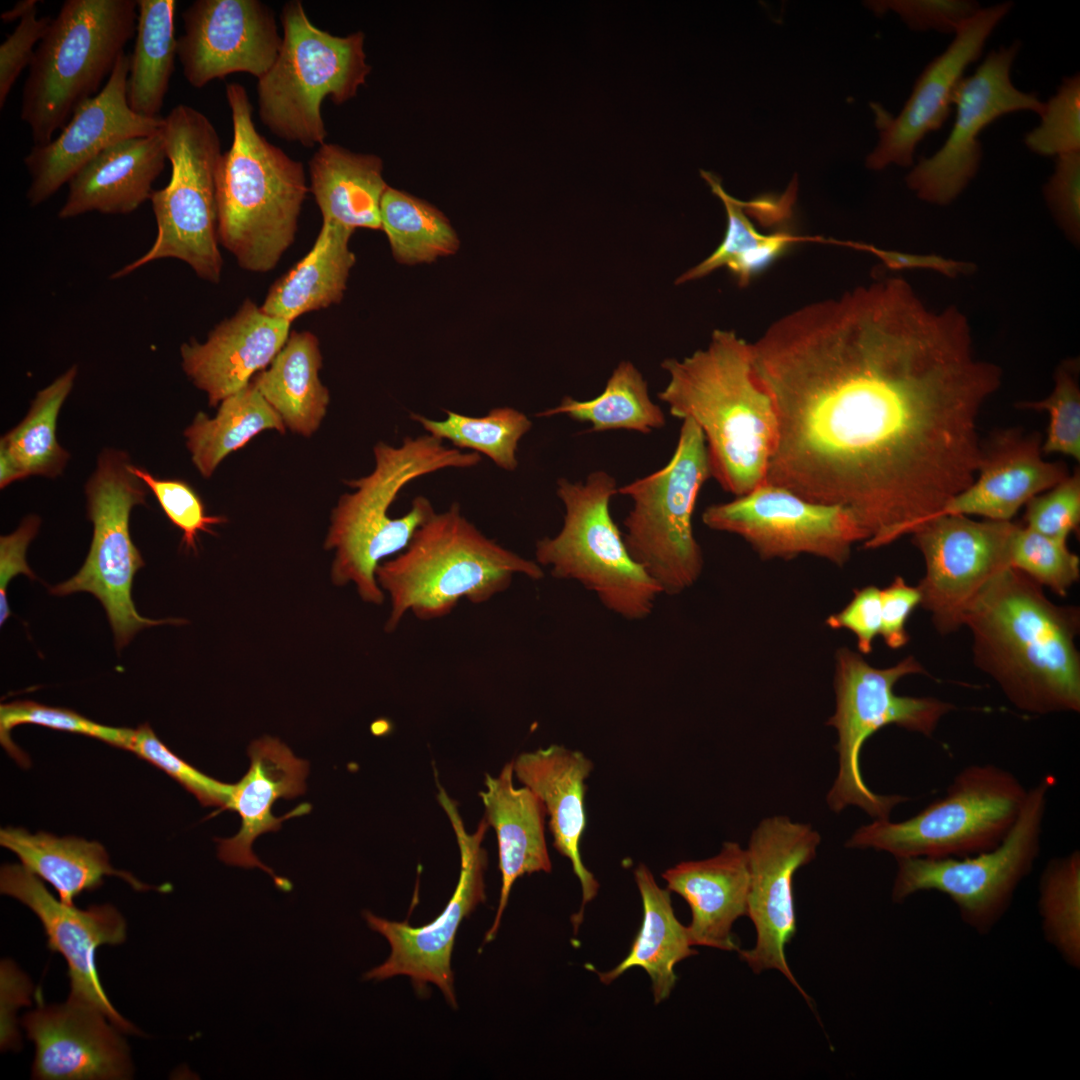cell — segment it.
Wrapping results in <instances>:
<instances>
[{
  "label": "cell",
  "instance_id": "17",
  "mask_svg": "<svg viewBox=\"0 0 1080 1080\" xmlns=\"http://www.w3.org/2000/svg\"><path fill=\"white\" fill-rule=\"evenodd\" d=\"M437 799L454 830L460 853V875L456 889L442 913L431 923L412 927L407 921L381 918L370 911L363 916L368 926L386 938L389 957L364 974L365 980L382 981L405 975L420 994L428 983L436 985L448 1004L457 1007L451 956L458 928L478 904L486 899L484 872L487 852L482 841L489 827L483 818L473 833L467 832L457 803L436 780Z\"/></svg>",
  "mask_w": 1080,
  "mask_h": 1080
},
{
  "label": "cell",
  "instance_id": "9",
  "mask_svg": "<svg viewBox=\"0 0 1080 1080\" xmlns=\"http://www.w3.org/2000/svg\"><path fill=\"white\" fill-rule=\"evenodd\" d=\"M282 44L270 69L258 79V113L276 136L304 147L321 146L327 130L321 104L354 97L371 71L364 34L332 35L315 26L298 0L281 12Z\"/></svg>",
  "mask_w": 1080,
  "mask_h": 1080
},
{
  "label": "cell",
  "instance_id": "34",
  "mask_svg": "<svg viewBox=\"0 0 1080 1080\" xmlns=\"http://www.w3.org/2000/svg\"><path fill=\"white\" fill-rule=\"evenodd\" d=\"M0 844L15 853L28 871L50 883L59 900L68 905H74V899L84 891L100 887L103 878L110 875L122 878L138 891L157 889L128 872L114 869L106 850L96 841L6 827L0 830Z\"/></svg>",
  "mask_w": 1080,
  "mask_h": 1080
},
{
  "label": "cell",
  "instance_id": "39",
  "mask_svg": "<svg viewBox=\"0 0 1080 1080\" xmlns=\"http://www.w3.org/2000/svg\"><path fill=\"white\" fill-rule=\"evenodd\" d=\"M175 0H138L134 48L129 56L127 100L137 114L157 118L177 56Z\"/></svg>",
  "mask_w": 1080,
  "mask_h": 1080
},
{
  "label": "cell",
  "instance_id": "19",
  "mask_svg": "<svg viewBox=\"0 0 1080 1080\" xmlns=\"http://www.w3.org/2000/svg\"><path fill=\"white\" fill-rule=\"evenodd\" d=\"M1012 521L973 520L965 515H941L924 521L912 533V543L925 562L917 587L920 605L941 635L958 631L965 612L981 588L1010 566Z\"/></svg>",
  "mask_w": 1080,
  "mask_h": 1080
},
{
  "label": "cell",
  "instance_id": "51",
  "mask_svg": "<svg viewBox=\"0 0 1080 1080\" xmlns=\"http://www.w3.org/2000/svg\"><path fill=\"white\" fill-rule=\"evenodd\" d=\"M129 469L152 491L167 518L182 531L181 544L187 550L196 553L199 532L213 533L211 525L227 521L222 516L207 515L201 498L187 482L154 477L131 463Z\"/></svg>",
  "mask_w": 1080,
  "mask_h": 1080
},
{
  "label": "cell",
  "instance_id": "12",
  "mask_svg": "<svg viewBox=\"0 0 1080 1080\" xmlns=\"http://www.w3.org/2000/svg\"><path fill=\"white\" fill-rule=\"evenodd\" d=\"M1027 790L1000 766L969 765L942 797L914 816L901 822L876 819L860 826L845 845L888 852L896 859L964 857L990 850L1012 828Z\"/></svg>",
  "mask_w": 1080,
  "mask_h": 1080
},
{
  "label": "cell",
  "instance_id": "25",
  "mask_svg": "<svg viewBox=\"0 0 1080 1080\" xmlns=\"http://www.w3.org/2000/svg\"><path fill=\"white\" fill-rule=\"evenodd\" d=\"M21 1024L35 1045L40 1080H123L132 1075L128 1046L100 1010L71 999L40 1005Z\"/></svg>",
  "mask_w": 1080,
  "mask_h": 1080
},
{
  "label": "cell",
  "instance_id": "2",
  "mask_svg": "<svg viewBox=\"0 0 1080 1080\" xmlns=\"http://www.w3.org/2000/svg\"><path fill=\"white\" fill-rule=\"evenodd\" d=\"M976 667L1019 710L1047 715L1080 711V610L1057 605L1011 566L995 574L963 620Z\"/></svg>",
  "mask_w": 1080,
  "mask_h": 1080
},
{
  "label": "cell",
  "instance_id": "27",
  "mask_svg": "<svg viewBox=\"0 0 1080 1080\" xmlns=\"http://www.w3.org/2000/svg\"><path fill=\"white\" fill-rule=\"evenodd\" d=\"M291 322L265 314L251 300L231 318L218 324L204 343L180 347L181 365L192 383L207 394L209 405L220 404L245 388L252 376L271 364L285 345Z\"/></svg>",
  "mask_w": 1080,
  "mask_h": 1080
},
{
  "label": "cell",
  "instance_id": "1",
  "mask_svg": "<svg viewBox=\"0 0 1080 1080\" xmlns=\"http://www.w3.org/2000/svg\"><path fill=\"white\" fill-rule=\"evenodd\" d=\"M777 416L766 481L849 509L866 549L910 535L975 479L980 410L1000 369L965 317L901 278L811 302L751 343Z\"/></svg>",
  "mask_w": 1080,
  "mask_h": 1080
},
{
  "label": "cell",
  "instance_id": "47",
  "mask_svg": "<svg viewBox=\"0 0 1080 1080\" xmlns=\"http://www.w3.org/2000/svg\"><path fill=\"white\" fill-rule=\"evenodd\" d=\"M1010 566L1041 587L1066 596L1080 578V559L1067 541L1039 534L1016 524L1010 540Z\"/></svg>",
  "mask_w": 1080,
  "mask_h": 1080
},
{
  "label": "cell",
  "instance_id": "42",
  "mask_svg": "<svg viewBox=\"0 0 1080 1080\" xmlns=\"http://www.w3.org/2000/svg\"><path fill=\"white\" fill-rule=\"evenodd\" d=\"M563 414L587 422L590 432L629 430L649 434L666 425V416L649 395L648 384L630 361H621L597 397L580 401L565 396L559 405L536 416L551 417Z\"/></svg>",
  "mask_w": 1080,
  "mask_h": 1080
},
{
  "label": "cell",
  "instance_id": "31",
  "mask_svg": "<svg viewBox=\"0 0 1080 1080\" xmlns=\"http://www.w3.org/2000/svg\"><path fill=\"white\" fill-rule=\"evenodd\" d=\"M160 131L115 142L88 162L68 183L58 212L69 219L89 212L124 215L151 198L153 183L165 167Z\"/></svg>",
  "mask_w": 1080,
  "mask_h": 1080
},
{
  "label": "cell",
  "instance_id": "26",
  "mask_svg": "<svg viewBox=\"0 0 1080 1080\" xmlns=\"http://www.w3.org/2000/svg\"><path fill=\"white\" fill-rule=\"evenodd\" d=\"M248 755L249 769L233 784L227 807L237 812L241 827L235 836L217 839L218 857L231 866L259 868L272 877L278 889L288 892L292 883L263 864L254 854L252 844L258 836L279 830L284 820L310 811V804L303 803L282 817L272 814L277 799H291L305 791L309 764L297 758L280 740L268 736L253 741Z\"/></svg>",
  "mask_w": 1080,
  "mask_h": 1080
},
{
  "label": "cell",
  "instance_id": "55",
  "mask_svg": "<svg viewBox=\"0 0 1080 1080\" xmlns=\"http://www.w3.org/2000/svg\"><path fill=\"white\" fill-rule=\"evenodd\" d=\"M1046 201L1061 228L1078 238L1080 227V152L1056 157L1055 169L1044 187Z\"/></svg>",
  "mask_w": 1080,
  "mask_h": 1080
},
{
  "label": "cell",
  "instance_id": "36",
  "mask_svg": "<svg viewBox=\"0 0 1080 1080\" xmlns=\"http://www.w3.org/2000/svg\"><path fill=\"white\" fill-rule=\"evenodd\" d=\"M634 877L643 904V920L630 952L614 969L599 973L600 981L609 984L628 969L641 967L649 975L655 1003L669 997L677 981L674 968L680 961L696 955L687 926L675 916L670 891L661 888L644 864Z\"/></svg>",
  "mask_w": 1080,
  "mask_h": 1080
},
{
  "label": "cell",
  "instance_id": "35",
  "mask_svg": "<svg viewBox=\"0 0 1080 1080\" xmlns=\"http://www.w3.org/2000/svg\"><path fill=\"white\" fill-rule=\"evenodd\" d=\"M353 232L323 223L311 250L273 284L261 310L292 322L302 314L339 303L355 263L349 249Z\"/></svg>",
  "mask_w": 1080,
  "mask_h": 1080
},
{
  "label": "cell",
  "instance_id": "33",
  "mask_svg": "<svg viewBox=\"0 0 1080 1080\" xmlns=\"http://www.w3.org/2000/svg\"><path fill=\"white\" fill-rule=\"evenodd\" d=\"M383 162L332 143L319 146L309 161L310 191L323 223L351 230L381 229L380 207L388 188Z\"/></svg>",
  "mask_w": 1080,
  "mask_h": 1080
},
{
  "label": "cell",
  "instance_id": "49",
  "mask_svg": "<svg viewBox=\"0 0 1080 1080\" xmlns=\"http://www.w3.org/2000/svg\"><path fill=\"white\" fill-rule=\"evenodd\" d=\"M1019 407L1049 414L1043 454H1062L1080 460V389L1075 363L1066 362L1055 374V387L1043 400L1026 401Z\"/></svg>",
  "mask_w": 1080,
  "mask_h": 1080
},
{
  "label": "cell",
  "instance_id": "44",
  "mask_svg": "<svg viewBox=\"0 0 1080 1080\" xmlns=\"http://www.w3.org/2000/svg\"><path fill=\"white\" fill-rule=\"evenodd\" d=\"M444 413L446 418L442 420L418 413H411L410 418L426 433L462 451L484 455L502 470L513 472L518 468L519 442L532 428L525 413L508 406L493 408L481 417L446 409Z\"/></svg>",
  "mask_w": 1080,
  "mask_h": 1080
},
{
  "label": "cell",
  "instance_id": "15",
  "mask_svg": "<svg viewBox=\"0 0 1080 1080\" xmlns=\"http://www.w3.org/2000/svg\"><path fill=\"white\" fill-rule=\"evenodd\" d=\"M129 465L122 451L106 449L99 455L85 485L88 518L93 524L88 555L73 577L50 589L58 596L75 592L94 595L106 611L117 650L144 628L181 622L143 617L132 599L133 579L144 561L131 539L129 521L133 507L145 503L146 490Z\"/></svg>",
  "mask_w": 1080,
  "mask_h": 1080
},
{
  "label": "cell",
  "instance_id": "43",
  "mask_svg": "<svg viewBox=\"0 0 1080 1080\" xmlns=\"http://www.w3.org/2000/svg\"><path fill=\"white\" fill-rule=\"evenodd\" d=\"M381 229L394 258L403 264L433 262L454 254L459 239L447 217L434 206L389 187L380 207Z\"/></svg>",
  "mask_w": 1080,
  "mask_h": 1080
},
{
  "label": "cell",
  "instance_id": "29",
  "mask_svg": "<svg viewBox=\"0 0 1080 1080\" xmlns=\"http://www.w3.org/2000/svg\"><path fill=\"white\" fill-rule=\"evenodd\" d=\"M593 763L582 752L561 745H550L525 752L513 760L517 779L543 802L549 816V829L556 850L568 858L582 887V904L573 915L576 933L585 905L596 896L599 884L585 867L580 855V841L586 828L585 781Z\"/></svg>",
  "mask_w": 1080,
  "mask_h": 1080
},
{
  "label": "cell",
  "instance_id": "56",
  "mask_svg": "<svg viewBox=\"0 0 1080 1080\" xmlns=\"http://www.w3.org/2000/svg\"><path fill=\"white\" fill-rule=\"evenodd\" d=\"M826 625L832 629L852 632L856 637L859 652L869 654L873 641L880 634V589L874 585L856 589L850 602L826 619Z\"/></svg>",
  "mask_w": 1080,
  "mask_h": 1080
},
{
  "label": "cell",
  "instance_id": "24",
  "mask_svg": "<svg viewBox=\"0 0 1080 1080\" xmlns=\"http://www.w3.org/2000/svg\"><path fill=\"white\" fill-rule=\"evenodd\" d=\"M129 63V56L122 54L99 93L74 110L56 138L34 145L25 156L30 206L47 201L111 144L161 130L164 117L141 116L128 104Z\"/></svg>",
  "mask_w": 1080,
  "mask_h": 1080
},
{
  "label": "cell",
  "instance_id": "45",
  "mask_svg": "<svg viewBox=\"0 0 1080 1080\" xmlns=\"http://www.w3.org/2000/svg\"><path fill=\"white\" fill-rule=\"evenodd\" d=\"M1038 913L1046 942L1066 965L1080 967V852L1050 859L1038 886Z\"/></svg>",
  "mask_w": 1080,
  "mask_h": 1080
},
{
  "label": "cell",
  "instance_id": "22",
  "mask_svg": "<svg viewBox=\"0 0 1080 1080\" xmlns=\"http://www.w3.org/2000/svg\"><path fill=\"white\" fill-rule=\"evenodd\" d=\"M1012 2L981 8L954 33L948 47L931 60L915 81L912 92L897 116L872 103L879 142L867 156L866 166L881 170L890 164H913L917 145L939 130L951 113L954 91L965 69L982 54L985 43Z\"/></svg>",
  "mask_w": 1080,
  "mask_h": 1080
},
{
  "label": "cell",
  "instance_id": "11",
  "mask_svg": "<svg viewBox=\"0 0 1080 1080\" xmlns=\"http://www.w3.org/2000/svg\"><path fill=\"white\" fill-rule=\"evenodd\" d=\"M162 134L171 176L150 198L157 226L155 240L141 257L115 271L111 278H123L156 260L175 258L187 263L201 279L218 283L223 267L216 196V171L223 154L219 136L204 114L184 104L164 117Z\"/></svg>",
  "mask_w": 1080,
  "mask_h": 1080
},
{
  "label": "cell",
  "instance_id": "28",
  "mask_svg": "<svg viewBox=\"0 0 1080 1080\" xmlns=\"http://www.w3.org/2000/svg\"><path fill=\"white\" fill-rule=\"evenodd\" d=\"M1041 446L1038 433H998L987 447H982L974 481L928 519L975 515L986 520L1012 521L1032 497L1069 475L1065 464L1043 459Z\"/></svg>",
  "mask_w": 1080,
  "mask_h": 1080
},
{
  "label": "cell",
  "instance_id": "5",
  "mask_svg": "<svg viewBox=\"0 0 1080 1080\" xmlns=\"http://www.w3.org/2000/svg\"><path fill=\"white\" fill-rule=\"evenodd\" d=\"M544 577L542 567L487 537L458 502L434 512L408 545L376 569L390 599L385 631L393 632L407 612L421 621L448 616L465 599L482 604L507 590L515 575Z\"/></svg>",
  "mask_w": 1080,
  "mask_h": 1080
},
{
  "label": "cell",
  "instance_id": "59",
  "mask_svg": "<svg viewBox=\"0 0 1080 1080\" xmlns=\"http://www.w3.org/2000/svg\"><path fill=\"white\" fill-rule=\"evenodd\" d=\"M32 984L27 975L10 960L0 965V1044L2 1050L19 1044L16 1012L31 1003Z\"/></svg>",
  "mask_w": 1080,
  "mask_h": 1080
},
{
  "label": "cell",
  "instance_id": "6",
  "mask_svg": "<svg viewBox=\"0 0 1080 1080\" xmlns=\"http://www.w3.org/2000/svg\"><path fill=\"white\" fill-rule=\"evenodd\" d=\"M226 98L233 138L216 171L219 242L243 269L267 272L295 239L305 170L258 132L240 83L226 85Z\"/></svg>",
  "mask_w": 1080,
  "mask_h": 1080
},
{
  "label": "cell",
  "instance_id": "37",
  "mask_svg": "<svg viewBox=\"0 0 1080 1080\" xmlns=\"http://www.w3.org/2000/svg\"><path fill=\"white\" fill-rule=\"evenodd\" d=\"M321 366L317 337L293 331L269 369L252 381L286 428L307 438L318 430L330 400L319 378Z\"/></svg>",
  "mask_w": 1080,
  "mask_h": 1080
},
{
  "label": "cell",
  "instance_id": "52",
  "mask_svg": "<svg viewBox=\"0 0 1080 1080\" xmlns=\"http://www.w3.org/2000/svg\"><path fill=\"white\" fill-rule=\"evenodd\" d=\"M1025 527L1067 541L1080 523V472L1075 470L1026 503Z\"/></svg>",
  "mask_w": 1080,
  "mask_h": 1080
},
{
  "label": "cell",
  "instance_id": "7",
  "mask_svg": "<svg viewBox=\"0 0 1080 1080\" xmlns=\"http://www.w3.org/2000/svg\"><path fill=\"white\" fill-rule=\"evenodd\" d=\"M137 1L66 0L38 44L24 82L21 119L35 145L50 142L99 93L135 36Z\"/></svg>",
  "mask_w": 1080,
  "mask_h": 1080
},
{
  "label": "cell",
  "instance_id": "23",
  "mask_svg": "<svg viewBox=\"0 0 1080 1080\" xmlns=\"http://www.w3.org/2000/svg\"><path fill=\"white\" fill-rule=\"evenodd\" d=\"M182 17L177 56L195 88L237 72L259 79L281 48L274 13L258 0H197Z\"/></svg>",
  "mask_w": 1080,
  "mask_h": 1080
},
{
  "label": "cell",
  "instance_id": "16",
  "mask_svg": "<svg viewBox=\"0 0 1080 1080\" xmlns=\"http://www.w3.org/2000/svg\"><path fill=\"white\" fill-rule=\"evenodd\" d=\"M709 529L746 541L762 560L812 555L839 567L867 534L844 506L807 500L768 482L733 500L711 504L702 513Z\"/></svg>",
  "mask_w": 1080,
  "mask_h": 1080
},
{
  "label": "cell",
  "instance_id": "3",
  "mask_svg": "<svg viewBox=\"0 0 1080 1080\" xmlns=\"http://www.w3.org/2000/svg\"><path fill=\"white\" fill-rule=\"evenodd\" d=\"M667 385L658 393L670 415L693 420L703 433L711 477L735 497L766 481L777 436L772 399L757 382L751 343L716 329L704 349L661 363Z\"/></svg>",
  "mask_w": 1080,
  "mask_h": 1080
},
{
  "label": "cell",
  "instance_id": "41",
  "mask_svg": "<svg viewBox=\"0 0 1080 1080\" xmlns=\"http://www.w3.org/2000/svg\"><path fill=\"white\" fill-rule=\"evenodd\" d=\"M701 175L724 204L727 215L726 231L716 250L680 275L676 284L700 279L726 267L740 286H746L798 238L782 230L768 234L760 232L748 216L746 202L729 195L712 173L702 171Z\"/></svg>",
  "mask_w": 1080,
  "mask_h": 1080
},
{
  "label": "cell",
  "instance_id": "54",
  "mask_svg": "<svg viewBox=\"0 0 1080 1080\" xmlns=\"http://www.w3.org/2000/svg\"><path fill=\"white\" fill-rule=\"evenodd\" d=\"M51 20L49 17H38L37 9H34L20 19L13 32L0 45L1 109L21 72L30 66L35 55L34 47L45 36Z\"/></svg>",
  "mask_w": 1080,
  "mask_h": 1080
},
{
  "label": "cell",
  "instance_id": "14",
  "mask_svg": "<svg viewBox=\"0 0 1080 1080\" xmlns=\"http://www.w3.org/2000/svg\"><path fill=\"white\" fill-rule=\"evenodd\" d=\"M1056 778L1048 774L1027 790L1010 831L994 848L964 857L898 858L892 900L938 892L957 908L962 922L989 934L1011 906L1021 882L1038 859L1044 816Z\"/></svg>",
  "mask_w": 1080,
  "mask_h": 1080
},
{
  "label": "cell",
  "instance_id": "8",
  "mask_svg": "<svg viewBox=\"0 0 1080 1080\" xmlns=\"http://www.w3.org/2000/svg\"><path fill=\"white\" fill-rule=\"evenodd\" d=\"M927 674L912 655L893 666L877 668L861 654L841 647L835 654L834 691L836 708L826 722L836 729L839 771L827 794L834 812L857 806L876 819H889L892 810L908 797L873 792L865 783L860 767L861 750L877 731L896 725L907 731L931 737L954 704L936 697L904 696L894 691L905 676Z\"/></svg>",
  "mask_w": 1080,
  "mask_h": 1080
},
{
  "label": "cell",
  "instance_id": "58",
  "mask_svg": "<svg viewBox=\"0 0 1080 1080\" xmlns=\"http://www.w3.org/2000/svg\"><path fill=\"white\" fill-rule=\"evenodd\" d=\"M40 519L31 515L26 517L19 528L12 534L0 537V625L2 626L11 611L7 599V586L17 575L24 574L30 579L36 576L26 561V552L31 540L36 536Z\"/></svg>",
  "mask_w": 1080,
  "mask_h": 1080
},
{
  "label": "cell",
  "instance_id": "38",
  "mask_svg": "<svg viewBox=\"0 0 1080 1080\" xmlns=\"http://www.w3.org/2000/svg\"><path fill=\"white\" fill-rule=\"evenodd\" d=\"M77 374L73 365L38 391L25 418L1 438V489L31 475L54 478L64 469L69 453L57 442L56 425Z\"/></svg>",
  "mask_w": 1080,
  "mask_h": 1080
},
{
  "label": "cell",
  "instance_id": "20",
  "mask_svg": "<svg viewBox=\"0 0 1080 1080\" xmlns=\"http://www.w3.org/2000/svg\"><path fill=\"white\" fill-rule=\"evenodd\" d=\"M821 837L810 825L785 816L763 819L747 849L750 867L748 913L756 931L753 948L738 950L754 973L774 969L811 1002L793 975L786 946L796 934L793 881L796 871L816 857Z\"/></svg>",
  "mask_w": 1080,
  "mask_h": 1080
},
{
  "label": "cell",
  "instance_id": "53",
  "mask_svg": "<svg viewBox=\"0 0 1080 1080\" xmlns=\"http://www.w3.org/2000/svg\"><path fill=\"white\" fill-rule=\"evenodd\" d=\"M875 13L891 10L914 31L955 33L976 14L980 5L970 0H893L868 2Z\"/></svg>",
  "mask_w": 1080,
  "mask_h": 1080
},
{
  "label": "cell",
  "instance_id": "50",
  "mask_svg": "<svg viewBox=\"0 0 1080 1080\" xmlns=\"http://www.w3.org/2000/svg\"><path fill=\"white\" fill-rule=\"evenodd\" d=\"M159 768L192 793L204 806L227 810L233 784L216 780L202 773L173 753L148 724L133 730L128 750Z\"/></svg>",
  "mask_w": 1080,
  "mask_h": 1080
},
{
  "label": "cell",
  "instance_id": "40",
  "mask_svg": "<svg viewBox=\"0 0 1080 1080\" xmlns=\"http://www.w3.org/2000/svg\"><path fill=\"white\" fill-rule=\"evenodd\" d=\"M265 430L284 434L286 426L250 382L225 398L215 417L197 413L184 436L192 462L203 477L209 478L225 457Z\"/></svg>",
  "mask_w": 1080,
  "mask_h": 1080
},
{
  "label": "cell",
  "instance_id": "4",
  "mask_svg": "<svg viewBox=\"0 0 1080 1080\" xmlns=\"http://www.w3.org/2000/svg\"><path fill=\"white\" fill-rule=\"evenodd\" d=\"M373 455L375 465L369 474L345 481L354 492L341 495L333 508L324 548L334 551L333 584L352 583L362 601L381 605L385 593L376 580L378 565L401 552L435 512L432 502L419 495L406 514L391 517L389 509L400 491L417 478L443 469L475 467L482 455L447 446L428 433L406 436L399 446L379 441Z\"/></svg>",
  "mask_w": 1080,
  "mask_h": 1080
},
{
  "label": "cell",
  "instance_id": "10",
  "mask_svg": "<svg viewBox=\"0 0 1080 1080\" xmlns=\"http://www.w3.org/2000/svg\"><path fill=\"white\" fill-rule=\"evenodd\" d=\"M618 494L616 479L604 470L584 482L556 481L564 506L563 525L535 544V561L554 578L576 581L593 592L612 613L637 621L653 611L661 590L630 556L614 522L610 502Z\"/></svg>",
  "mask_w": 1080,
  "mask_h": 1080
},
{
  "label": "cell",
  "instance_id": "18",
  "mask_svg": "<svg viewBox=\"0 0 1080 1080\" xmlns=\"http://www.w3.org/2000/svg\"><path fill=\"white\" fill-rule=\"evenodd\" d=\"M1020 41L992 50L972 75L963 77L952 98L953 127L944 144L922 157L906 177L907 186L923 201L947 205L966 188L982 159L980 133L996 119L1013 112L1041 114L1038 94L1024 92L1011 80Z\"/></svg>",
  "mask_w": 1080,
  "mask_h": 1080
},
{
  "label": "cell",
  "instance_id": "32",
  "mask_svg": "<svg viewBox=\"0 0 1080 1080\" xmlns=\"http://www.w3.org/2000/svg\"><path fill=\"white\" fill-rule=\"evenodd\" d=\"M513 760L498 776L485 774L479 797L485 819L496 832L502 884L495 919L484 942L495 937L514 882L525 874L552 870L545 838L546 808L528 787L513 784Z\"/></svg>",
  "mask_w": 1080,
  "mask_h": 1080
},
{
  "label": "cell",
  "instance_id": "13",
  "mask_svg": "<svg viewBox=\"0 0 1080 1080\" xmlns=\"http://www.w3.org/2000/svg\"><path fill=\"white\" fill-rule=\"evenodd\" d=\"M711 478L706 442L691 419H683L675 451L659 470L618 487L632 508L623 521L626 548L662 594L692 587L704 566L693 531L699 492Z\"/></svg>",
  "mask_w": 1080,
  "mask_h": 1080
},
{
  "label": "cell",
  "instance_id": "21",
  "mask_svg": "<svg viewBox=\"0 0 1080 1080\" xmlns=\"http://www.w3.org/2000/svg\"><path fill=\"white\" fill-rule=\"evenodd\" d=\"M0 891L35 913L45 930L47 946L65 958L70 983L68 998L100 1010L122 1032L139 1034L110 1002L96 968V950L100 946L118 945L126 939L127 926L121 913L110 904L84 910L65 904L21 864L2 866Z\"/></svg>",
  "mask_w": 1080,
  "mask_h": 1080
},
{
  "label": "cell",
  "instance_id": "60",
  "mask_svg": "<svg viewBox=\"0 0 1080 1080\" xmlns=\"http://www.w3.org/2000/svg\"><path fill=\"white\" fill-rule=\"evenodd\" d=\"M36 0H21L18 1L10 10L1 14L0 18L4 23H10L16 19H22L30 11L36 9Z\"/></svg>",
  "mask_w": 1080,
  "mask_h": 1080
},
{
  "label": "cell",
  "instance_id": "46",
  "mask_svg": "<svg viewBox=\"0 0 1080 1080\" xmlns=\"http://www.w3.org/2000/svg\"><path fill=\"white\" fill-rule=\"evenodd\" d=\"M22 724H34L53 730L88 736L124 750H128L134 730L99 724L71 709L51 707L31 700H18L1 704L0 742L8 754L21 765H28L29 759L13 743L11 731Z\"/></svg>",
  "mask_w": 1080,
  "mask_h": 1080
},
{
  "label": "cell",
  "instance_id": "30",
  "mask_svg": "<svg viewBox=\"0 0 1080 1080\" xmlns=\"http://www.w3.org/2000/svg\"><path fill=\"white\" fill-rule=\"evenodd\" d=\"M667 889L680 895L691 909L687 926L691 944L720 950H739L734 922L748 913L750 867L747 850L725 842L714 857L684 861L662 874Z\"/></svg>",
  "mask_w": 1080,
  "mask_h": 1080
},
{
  "label": "cell",
  "instance_id": "57",
  "mask_svg": "<svg viewBox=\"0 0 1080 1080\" xmlns=\"http://www.w3.org/2000/svg\"><path fill=\"white\" fill-rule=\"evenodd\" d=\"M881 628L880 636L890 649H900L909 642L906 623L912 611L921 603L917 586L908 585L897 576L885 588L880 589Z\"/></svg>",
  "mask_w": 1080,
  "mask_h": 1080
},
{
  "label": "cell",
  "instance_id": "48",
  "mask_svg": "<svg viewBox=\"0 0 1080 1080\" xmlns=\"http://www.w3.org/2000/svg\"><path fill=\"white\" fill-rule=\"evenodd\" d=\"M1037 127L1026 133L1027 148L1040 156L1080 152V76L1062 79L1056 93L1044 102Z\"/></svg>",
  "mask_w": 1080,
  "mask_h": 1080
}]
</instances>
